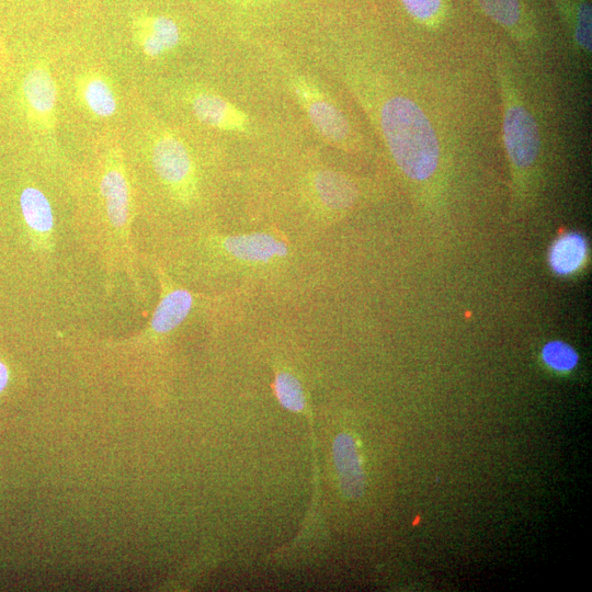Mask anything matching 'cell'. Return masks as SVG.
Masks as SVG:
<instances>
[{
	"mask_svg": "<svg viewBox=\"0 0 592 592\" xmlns=\"http://www.w3.org/2000/svg\"><path fill=\"white\" fill-rule=\"evenodd\" d=\"M190 106L193 115L211 128L229 132H244L247 128L244 112L219 95L199 91L191 96Z\"/></svg>",
	"mask_w": 592,
	"mask_h": 592,
	"instance_id": "cell-10",
	"label": "cell"
},
{
	"mask_svg": "<svg viewBox=\"0 0 592 592\" xmlns=\"http://www.w3.org/2000/svg\"><path fill=\"white\" fill-rule=\"evenodd\" d=\"M133 39L147 58L158 59L174 51L181 32L176 21L166 16H145L133 22Z\"/></svg>",
	"mask_w": 592,
	"mask_h": 592,
	"instance_id": "cell-9",
	"label": "cell"
},
{
	"mask_svg": "<svg viewBox=\"0 0 592 592\" xmlns=\"http://www.w3.org/2000/svg\"><path fill=\"white\" fill-rule=\"evenodd\" d=\"M20 209L32 233L49 243L54 229V215L50 200L36 187H27L20 195Z\"/></svg>",
	"mask_w": 592,
	"mask_h": 592,
	"instance_id": "cell-15",
	"label": "cell"
},
{
	"mask_svg": "<svg viewBox=\"0 0 592 592\" xmlns=\"http://www.w3.org/2000/svg\"><path fill=\"white\" fill-rule=\"evenodd\" d=\"M273 390L282 407L292 413H301L306 406V397L302 383L289 371H279L273 382Z\"/></svg>",
	"mask_w": 592,
	"mask_h": 592,
	"instance_id": "cell-18",
	"label": "cell"
},
{
	"mask_svg": "<svg viewBox=\"0 0 592 592\" xmlns=\"http://www.w3.org/2000/svg\"><path fill=\"white\" fill-rule=\"evenodd\" d=\"M151 158L157 177L178 201L189 203L197 196L196 164L178 135L170 131L158 133L151 145Z\"/></svg>",
	"mask_w": 592,
	"mask_h": 592,
	"instance_id": "cell-3",
	"label": "cell"
},
{
	"mask_svg": "<svg viewBox=\"0 0 592 592\" xmlns=\"http://www.w3.org/2000/svg\"><path fill=\"white\" fill-rule=\"evenodd\" d=\"M9 382V371L5 363L0 361V393H2Z\"/></svg>",
	"mask_w": 592,
	"mask_h": 592,
	"instance_id": "cell-21",
	"label": "cell"
},
{
	"mask_svg": "<svg viewBox=\"0 0 592 592\" xmlns=\"http://www.w3.org/2000/svg\"><path fill=\"white\" fill-rule=\"evenodd\" d=\"M541 357L546 367L559 373L572 372L579 362L577 351L561 340H553L546 344Z\"/></svg>",
	"mask_w": 592,
	"mask_h": 592,
	"instance_id": "cell-19",
	"label": "cell"
},
{
	"mask_svg": "<svg viewBox=\"0 0 592 592\" xmlns=\"http://www.w3.org/2000/svg\"><path fill=\"white\" fill-rule=\"evenodd\" d=\"M3 54H4V48H3L2 42H0V55H3Z\"/></svg>",
	"mask_w": 592,
	"mask_h": 592,
	"instance_id": "cell-22",
	"label": "cell"
},
{
	"mask_svg": "<svg viewBox=\"0 0 592 592\" xmlns=\"http://www.w3.org/2000/svg\"><path fill=\"white\" fill-rule=\"evenodd\" d=\"M76 93L91 116L108 119L118 111V98L110 79L98 72L89 71L76 82Z\"/></svg>",
	"mask_w": 592,
	"mask_h": 592,
	"instance_id": "cell-13",
	"label": "cell"
},
{
	"mask_svg": "<svg viewBox=\"0 0 592 592\" xmlns=\"http://www.w3.org/2000/svg\"><path fill=\"white\" fill-rule=\"evenodd\" d=\"M572 5L564 8L569 29L577 49L590 55L592 48L591 5L586 0H571Z\"/></svg>",
	"mask_w": 592,
	"mask_h": 592,
	"instance_id": "cell-17",
	"label": "cell"
},
{
	"mask_svg": "<svg viewBox=\"0 0 592 592\" xmlns=\"http://www.w3.org/2000/svg\"><path fill=\"white\" fill-rule=\"evenodd\" d=\"M402 4L409 15L425 26H437L442 18V0H402Z\"/></svg>",
	"mask_w": 592,
	"mask_h": 592,
	"instance_id": "cell-20",
	"label": "cell"
},
{
	"mask_svg": "<svg viewBox=\"0 0 592 592\" xmlns=\"http://www.w3.org/2000/svg\"><path fill=\"white\" fill-rule=\"evenodd\" d=\"M307 189L318 214L329 220L347 213L360 198V189L354 179L330 169L313 173Z\"/></svg>",
	"mask_w": 592,
	"mask_h": 592,
	"instance_id": "cell-6",
	"label": "cell"
},
{
	"mask_svg": "<svg viewBox=\"0 0 592 592\" xmlns=\"http://www.w3.org/2000/svg\"><path fill=\"white\" fill-rule=\"evenodd\" d=\"M380 122L397 167L416 184H427L438 173L441 150L425 111L411 98L394 96L385 101Z\"/></svg>",
	"mask_w": 592,
	"mask_h": 592,
	"instance_id": "cell-1",
	"label": "cell"
},
{
	"mask_svg": "<svg viewBox=\"0 0 592 592\" xmlns=\"http://www.w3.org/2000/svg\"><path fill=\"white\" fill-rule=\"evenodd\" d=\"M296 96L304 105L314 128L324 138L335 144L349 142L351 130L344 113L341 112L332 101L328 100L320 90L304 79H298L294 83Z\"/></svg>",
	"mask_w": 592,
	"mask_h": 592,
	"instance_id": "cell-8",
	"label": "cell"
},
{
	"mask_svg": "<svg viewBox=\"0 0 592 592\" xmlns=\"http://www.w3.org/2000/svg\"><path fill=\"white\" fill-rule=\"evenodd\" d=\"M484 13L517 38H527L520 0H477Z\"/></svg>",
	"mask_w": 592,
	"mask_h": 592,
	"instance_id": "cell-16",
	"label": "cell"
},
{
	"mask_svg": "<svg viewBox=\"0 0 592 592\" xmlns=\"http://www.w3.org/2000/svg\"><path fill=\"white\" fill-rule=\"evenodd\" d=\"M333 458L341 492L349 499L360 498L366 489V476L354 437L339 434L333 444Z\"/></svg>",
	"mask_w": 592,
	"mask_h": 592,
	"instance_id": "cell-11",
	"label": "cell"
},
{
	"mask_svg": "<svg viewBox=\"0 0 592 592\" xmlns=\"http://www.w3.org/2000/svg\"><path fill=\"white\" fill-rule=\"evenodd\" d=\"M195 296L185 289L166 287L154 314L151 330L157 335L173 332L190 314Z\"/></svg>",
	"mask_w": 592,
	"mask_h": 592,
	"instance_id": "cell-14",
	"label": "cell"
},
{
	"mask_svg": "<svg viewBox=\"0 0 592 592\" xmlns=\"http://www.w3.org/2000/svg\"><path fill=\"white\" fill-rule=\"evenodd\" d=\"M214 246L223 258L242 268L277 267L291 255L289 244L270 232L218 236Z\"/></svg>",
	"mask_w": 592,
	"mask_h": 592,
	"instance_id": "cell-4",
	"label": "cell"
},
{
	"mask_svg": "<svg viewBox=\"0 0 592 592\" xmlns=\"http://www.w3.org/2000/svg\"><path fill=\"white\" fill-rule=\"evenodd\" d=\"M22 110L31 127L50 133L58 118V85L47 62L33 64L20 85Z\"/></svg>",
	"mask_w": 592,
	"mask_h": 592,
	"instance_id": "cell-5",
	"label": "cell"
},
{
	"mask_svg": "<svg viewBox=\"0 0 592 592\" xmlns=\"http://www.w3.org/2000/svg\"><path fill=\"white\" fill-rule=\"evenodd\" d=\"M100 193L111 225L120 231L127 230L132 211L131 186L118 147L111 148L107 155Z\"/></svg>",
	"mask_w": 592,
	"mask_h": 592,
	"instance_id": "cell-7",
	"label": "cell"
},
{
	"mask_svg": "<svg viewBox=\"0 0 592 592\" xmlns=\"http://www.w3.org/2000/svg\"><path fill=\"white\" fill-rule=\"evenodd\" d=\"M589 244L587 238L577 232H568L555 239L550 247L548 263L555 276L571 278L587 267Z\"/></svg>",
	"mask_w": 592,
	"mask_h": 592,
	"instance_id": "cell-12",
	"label": "cell"
},
{
	"mask_svg": "<svg viewBox=\"0 0 592 592\" xmlns=\"http://www.w3.org/2000/svg\"><path fill=\"white\" fill-rule=\"evenodd\" d=\"M503 97V141L516 199L527 195L531 179L537 172L541 155V135L537 120L523 104L511 74L499 72Z\"/></svg>",
	"mask_w": 592,
	"mask_h": 592,
	"instance_id": "cell-2",
	"label": "cell"
}]
</instances>
